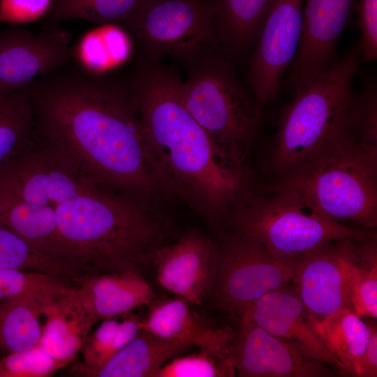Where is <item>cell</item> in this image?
<instances>
[{"instance_id":"obj_1","label":"cell","mask_w":377,"mask_h":377,"mask_svg":"<svg viewBox=\"0 0 377 377\" xmlns=\"http://www.w3.org/2000/svg\"><path fill=\"white\" fill-rule=\"evenodd\" d=\"M66 66L23 89L38 140L110 187L161 205L170 197L128 82Z\"/></svg>"},{"instance_id":"obj_2","label":"cell","mask_w":377,"mask_h":377,"mask_svg":"<svg viewBox=\"0 0 377 377\" xmlns=\"http://www.w3.org/2000/svg\"><path fill=\"white\" fill-rule=\"evenodd\" d=\"M147 145L170 196L182 200L218 233L253 182L189 114L178 73L142 58L127 80Z\"/></svg>"},{"instance_id":"obj_3","label":"cell","mask_w":377,"mask_h":377,"mask_svg":"<svg viewBox=\"0 0 377 377\" xmlns=\"http://www.w3.org/2000/svg\"><path fill=\"white\" fill-rule=\"evenodd\" d=\"M133 199L40 141L0 165V226L68 264L71 247Z\"/></svg>"},{"instance_id":"obj_4","label":"cell","mask_w":377,"mask_h":377,"mask_svg":"<svg viewBox=\"0 0 377 377\" xmlns=\"http://www.w3.org/2000/svg\"><path fill=\"white\" fill-rule=\"evenodd\" d=\"M360 62L358 43L281 110L266 166L274 182L301 172L353 133L352 85Z\"/></svg>"},{"instance_id":"obj_5","label":"cell","mask_w":377,"mask_h":377,"mask_svg":"<svg viewBox=\"0 0 377 377\" xmlns=\"http://www.w3.org/2000/svg\"><path fill=\"white\" fill-rule=\"evenodd\" d=\"M227 229L255 239L273 257L286 261L299 260L330 242L360 240L374 232L343 225L276 183L259 186L254 182L233 208Z\"/></svg>"},{"instance_id":"obj_6","label":"cell","mask_w":377,"mask_h":377,"mask_svg":"<svg viewBox=\"0 0 377 377\" xmlns=\"http://www.w3.org/2000/svg\"><path fill=\"white\" fill-rule=\"evenodd\" d=\"M187 70L188 77L180 87L184 107L235 163L247 167L262 114L253 93L240 80L235 63L216 50Z\"/></svg>"},{"instance_id":"obj_7","label":"cell","mask_w":377,"mask_h":377,"mask_svg":"<svg viewBox=\"0 0 377 377\" xmlns=\"http://www.w3.org/2000/svg\"><path fill=\"white\" fill-rule=\"evenodd\" d=\"M274 183L333 219L377 226V148L362 146L353 133L301 172Z\"/></svg>"},{"instance_id":"obj_8","label":"cell","mask_w":377,"mask_h":377,"mask_svg":"<svg viewBox=\"0 0 377 377\" xmlns=\"http://www.w3.org/2000/svg\"><path fill=\"white\" fill-rule=\"evenodd\" d=\"M214 15V0H145L121 24L144 58L168 57L188 69L220 50Z\"/></svg>"},{"instance_id":"obj_9","label":"cell","mask_w":377,"mask_h":377,"mask_svg":"<svg viewBox=\"0 0 377 377\" xmlns=\"http://www.w3.org/2000/svg\"><path fill=\"white\" fill-rule=\"evenodd\" d=\"M299 260L276 259L255 239L225 230L214 241L206 297L239 317L263 295L288 284Z\"/></svg>"},{"instance_id":"obj_10","label":"cell","mask_w":377,"mask_h":377,"mask_svg":"<svg viewBox=\"0 0 377 377\" xmlns=\"http://www.w3.org/2000/svg\"><path fill=\"white\" fill-rule=\"evenodd\" d=\"M355 241L330 242L298 261L292 288L312 317L320 320L341 309H351L349 264L355 255Z\"/></svg>"},{"instance_id":"obj_11","label":"cell","mask_w":377,"mask_h":377,"mask_svg":"<svg viewBox=\"0 0 377 377\" xmlns=\"http://www.w3.org/2000/svg\"><path fill=\"white\" fill-rule=\"evenodd\" d=\"M71 35L56 24L34 34L18 27L0 31V91L20 90L69 64Z\"/></svg>"},{"instance_id":"obj_12","label":"cell","mask_w":377,"mask_h":377,"mask_svg":"<svg viewBox=\"0 0 377 377\" xmlns=\"http://www.w3.org/2000/svg\"><path fill=\"white\" fill-rule=\"evenodd\" d=\"M357 0H304L298 48L289 67L288 83L300 89L336 61L341 34Z\"/></svg>"},{"instance_id":"obj_13","label":"cell","mask_w":377,"mask_h":377,"mask_svg":"<svg viewBox=\"0 0 377 377\" xmlns=\"http://www.w3.org/2000/svg\"><path fill=\"white\" fill-rule=\"evenodd\" d=\"M228 355L241 377H325L336 373L252 321L240 318Z\"/></svg>"},{"instance_id":"obj_14","label":"cell","mask_w":377,"mask_h":377,"mask_svg":"<svg viewBox=\"0 0 377 377\" xmlns=\"http://www.w3.org/2000/svg\"><path fill=\"white\" fill-rule=\"evenodd\" d=\"M241 318L289 343L305 357L330 364L343 374L342 365L314 332L308 312L288 284L258 299Z\"/></svg>"},{"instance_id":"obj_15","label":"cell","mask_w":377,"mask_h":377,"mask_svg":"<svg viewBox=\"0 0 377 377\" xmlns=\"http://www.w3.org/2000/svg\"><path fill=\"white\" fill-rule=\"evenodd\" d=\"M213 244L204 232L192 229L165 244L152 262L160 285L190 304H201L209 283Z\"/></svg>"},{"instance_id":"obj_16","label":"cell","mask_w":377,"mask_h":377,"mask_svg":"<svg viewBox=\"0 0 377 377\" xmlns=\"http://www.w3.org/2000/svg\"><path fill=\"white\" fill-rule=\"evenodd\" d=\"M183 298L154 300L142 330L160 337L198 347L219 357H228L235 334L229 326H214L195 313Z\"/></svg>"},{"instance_id":"obj_17","label":"cell","mask_w":377,"mask_h":377,"mask_svg":"<svg viewBox=\"0 0 377 377\" xmlns=\"http://www.w3.org/2000/svg\"><path fill=\"white\" fill-rule=\"evenodd\" d=\"M44 324L38 343L54 358L68 365L82 350L99 320L81 288L49 302L43 309Z\"/></svg>"},{"instance_id":"obj_18","label":"cell","mask_w":377,"mask_h":377,"mask_svg":"<svg viewBox=\"0 0 377 377\" xmlns=\"http://www.w3.org/2000/svg\"><path fill=\"white\" fill-rule=\"evenodd\" d=\"M277 0H214L220 50L239 61L253 48Z\"/></svg>"},{"instance_id":"obj_19","label":"cell","mask_w":377,"mask_h":377,"mask_svg":"<svg viewBox=\"0 0 377 377\" xmlns=\"http://www.w3.org/2000/svg\"><path fill=\"white\" fill-rule=\"evenodd\" d=\"M87 295L98 319L126 314L155 299V293L141 274L105 273L83 277L78 282Z\"/></svg>"},{"instance_id":"obj_20","label":"cell","mask_w":377,"mask_h":377,"mask_svg":"<svg viewBox=\"0 0 377 377\" xmlns=\"http://www.w3.org/2000/svg\"><path fill=\"white\" fill-rule=\"evenodd\" d=\"M192 347L160 337L145 330L100 369L87 371L90 377H154L156 372L173 357Z\"/></svg>"},{"instance_id":"obj_21","label":"cell","mask_w":377,"mask_h":377,"mask_svg":"<svg viewBox=\"0 0 377 377\" xmlns=\"http://www.w3.org/2000/svg\"><path fill=\"white\" fill-rule=\"evenodd\" d=\"M309 320L314 332L342 365L343 374L355 376L369 338V324L348 308L320 320L309 314Z\"/></svg>"},{"instance_id":"obj_22","label":"cell","mask_w":377,"mask_h":377,"mask_svg":"<svg viewBox=\"0 0 377 377\" xmlns=\"http://www.w3.org/2000/svg\"><path fill=\"white\" fill-rule=\"evenodd\" d=\"M52 297L28 294L0 302V353L5 355L38 345L43 309Z\"/></svg>"},{"instance_id":"obj_23","label":"cell","mask_w":377,"mask_h":377,"mask_svg":"<svg viewBox=\"0 0 377 377\" xmlns=\"http://www.w3.org/2000/svg\"><path fill=\"white\" fill-rule=\"evenodd\" d=\"M38 142L32 106L26 92L0 91V165Z\"/></svg>"},{"instance_id":"obj_24","label":"cell","mask_w":377,"mask_h":377,"mask_svg":"<svg viewBox=\"0 0 377 377\" xmlns=\"http://www.w3.org/2000/svg\"><path fill=\"white\" fill-rule=\"evenodd\" d=\"M142 320L131 315L121 321L114 318L103 322L90 333L82 348L83 362L73 367L79 374L100 369L132 341L142 330Z\"/></svg>"},{"instance_id":"obj_25","label":"cell","mask_w":377,"mask_h":377,"mask_svg":"<svg viewBox=\"0 0 377 377\" xmlns=\"http://www.w3.org/2000/svg\"><path fill=\"white\" fill-rule=\"evenodd\" d=\"M351 309L361 318H377V237L376 232L355 241L349 264Z\"/></svg>"},{"instance_id":"obj_26","label":"cell","mask_w":377,"mask_h":377,"mask_svg":"<svg viewBox=\"0 0 377 377\" xmlns=\"http://www.w3.org/2000/svg\"><path fill=\"white\" fill-rule=\"evenodd\" d=\"M145 0H52L47 24L82 20L98 25L121 24Z\"/></svg>"},{"instance_id":"obj_27","label":"cell","mask_w":377,"mask_h":377,"mask_svg":"<svg viewBox=\"0 0 377 377\" xmlns=\"http://www.w3.org/2000/svg\"><path fill=\"white\" fill-rule=\"evenodd\" d=\"M77 288L47 274L0 267V302L28 294L61 297Z\"/></svg>"},{"instance_id":"obj_28","label":"cell","mask_w":377,"mask_h":377,"mask_svg":"<svg viewBox=\"0 0 377 377\" xmlns=\"http://www.w3.org/2000/svg\"><path fill=\"white\" fill-rule=\"evenodd\" d=\"M236 371L228 357H219L201 350L177 355L158 369L154 377H230Z\"/></svg>"},{"instance_id":"obj_29","label":"cell","mask_w":377,"mask_h":377,"mask_svg":"<svg viewBox=\"0 0 377 377\" xmlns=\"http://www.w3.org/2000/svg\"><path fill=\"white\" fill-rule=\"evenodd\" d=\"M67 364L40 346L0 357V377H49Z\"/></svg>"},{"instance_id":"obj_30","label":"cell","mask_w":377,"mask_h":377,"mask_svg":"<svg viewBox=\"0 0 377 377\" xmlns=\"http://www.w3.org/2000/svg\"><path fill=\"white\" fill-rule=\"evenodd\" d=\"M350 128L362 146L377 148V91L374 82L367 81L360 94L354 96Z\"/></svg>"},{"instance_id":"obj_31","label":"cell","mask_w":377,"mask_h":377,"mask_svg":"<svg viewBox=\"0 0 377 377\" xmlns=\"http://www.w3.org/2000/svg\"><path fill=\"white\" fill-rule=\"evenodd\" d=\"M73 59L88 73L102 75L117 67L101 25L87 31L73 47Z\"/></svg>"},{"instance_id":"obj_32","label":"cell","mask_w":377,"mask_h":377,"mask_svg":"<svg viewBox=\"0 0 377 377\" xmlns=\"http://www.w3.org/2000/svg\"><path fill=\"white\" fill-rule=\"evenodd\" d=\"M34 246L12 230L0 226V267L25 271L36 260Z\"/></svg>"},{"instance_id":"obj_33","label":"cell","mask_w":377,"mask_h":377,"mask_svg":"<svg viewBox=\"0 0 377 377\" xmlns=\"http://www.w3.org/2000/svg\"><path fill=\"white\" fill-rule=\"evenodd\" d=\"M361 33L359 43L361 62L377 59V0H357L355 8Z\"/></svg>"},{"instance_id":"obj_34","label":"cell","mask_w":377,"mask_h":377,"mask_svg":"<svg viewBox=\"0 0 377 377\" xmlns=\"http://www.w3.org/2000/svg\"><path fill=\"white\" fill-rule=\"evenodd\" d=\"M52 0H0V23L24 24L49 12Z\"/></svg>"},{"instance_id":"obj_35","label":"cell","mask_w":377,"mask_h":377,"mask_svg":"<svg viewBox=\"0 0 377 377\" xmlns=\"http://www.w3.org/2000/svg\"><path fill=\"white\" fill-rule=\"evenodd\" d=\"M370 335L364 353L357 364L355 376H377V327L369 324Z\"/></svg>"},{"instance_id":"obj_36","label":"cell","mask_w":377,"mask_h":377,"mask_svg":"<svg viewBox=\"0 0 377 377\" xmlns=\"http://www.w3.org/2000/svg\"><path fill=\"white\" fill-rule=\"evenodd\" d=\"M1 353H0V357H1Z\"/></svg>"}]
</instances>
